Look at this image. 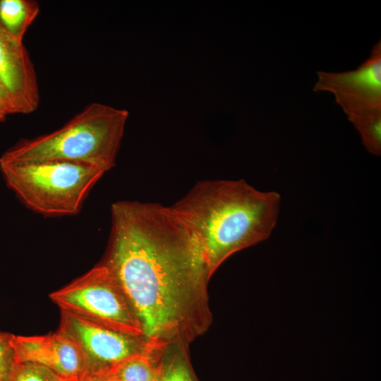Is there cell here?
<instances>
[{
	"mask_svg": "<svg viewBox=\"0 0 381 381\" xmlns=\"http://www.w3.org/2000/svg\"><path fill=\"white\" fill-rule=\"evenodd\" d=\"M17 361L46 367L67 381L87 376L83 354L78 346L59 330L41 336L12 335Z\"/></svg>",
	"mask_w": 381,
	"mask_h": 381,
	"instance_id": "ba28073f",
	"label": "cell"
},
{
	"mask_svg": "<svg viewBox=\"0 0 381 381\" xmlns=\"http://www.w3.org/2000/svg\"><path fill=\"white\" fill-rule=\"evenodd\" d=\"M11 381H67L42 365L32 363H20Z\"/></svg>",
	"mask_w": 381,
	"mask_h": 381,
	"instance_id": "5bb4252c",
	"label": "cell"
},
{
	"mask_svg": "<svg viewBox=\"0 0 381 381\" xmlns=\"http://www.w3.org/2000/svg\"><path fill=\"white\" fill-rule=\"evenodd\" d=\"M359 133L365 150L375 156L381 155V116L352 123Z\"/></svg>",
	"mask_w": 381,
	"mask_h": 381,
	"instance_id": "4fadbf2b",
	"label": "cell"
},
{
	"mask_svg": "<svg viewBox=\"0 0 381 381\" xmlns=\"http://www.w3.org/2000/svg\"><path fill=\"white\" fill-rule=\"evenodd\" d=\"M61 311L127 334L144 337L140 322L119 282L97 266L49 295Z\"/></svg>",
	"mask_w": 381,
	"mask_h": 381,
	"instance_id": "5b68a950",
	"label": "cell"
},
{
	"mask_svg": "<svg viewBox=\"0 0 381 381\" xmlns=\"http://www.w3.org/2000/svg\"><path fill=\"white\" fill-rule=\"evenodd\" d=\"M156 381H197L185 356L176 354L160 360Z\"/></svg>",
	"mask_w": 381,
	"mask_h": 381,
	"instance_id": "7c38bea8",
	"label": "cell"
},
{
	"mask_svg": "<svg viewBox=\"0 0 381 381\" xmlns=\"http://www.w3.org/2000/svg\"><path fill=\"white\" fill-rule=\"evenodd\" d=\"M128 111L94 102L61 128L23 139L1 156L13 160H64L85 164L105 172L115 166Z\"/></svg>",
	"mask_w": 381,
	"mask_h": 381,
	"instance_id": "3957f363",
	"label": "cell"
},
{
	"mask_svg": "<svg viewBox=\"0 0 381 381\" xmlns=\"http://www.w3.org/2000/svg\"><path fill=\"white\" fill-rule=\"evenodd\" d=\"M111 212L104 265L123 289L144 338L165 344L191 322L210 278L198 245L171 206L118 201Z\"/></svg>",
	"mask_w": 381,
	"mask_h": 381,
	"instance_id": "6da1fadb",
	"label": "cell"
},
{
	"mask_svg": "<svg viewBox=\"0 0 381 381\" xmlns=\"http://www.w3.org/2000/svg\"><path fill=\"white\" fill-rule=\"evenodd\" d=\"M81 381H113L109 377H87L84 378Z\"/></svg>",
	"mask_w": 381,
	"mask_h": 381,
	"instance_id": "e0dca14e",
	"label": "cell"
},
{
	"mask_svg": "<svg viewBox=\"0 0 381 381\" xmlns=\"http://www.w3.org/2000/svg\"><path fill=\"white\" fill-rule=\"evenodd\" d=\"M6 115L3 114L1 111H0V122L4 121L6 119Z\"/></svg>",
	"mask_w": 381,
	"mask_h": 381,
	"instance_id": "ac0fdd59",
	"label": "cell"
},
{
	"mask_svg": "<svg viewBox=\"0 0 381 381\" xmlns=\"http://www.w3.org/2000/svg\"><path fill=\"white\" fill-rule=\"evenodd\" d=\"M0 111L6 116L21 114L20 109L0 80Z\"/></svg>",
	"mask_w": 381,
	"mask_h": 381,
	"instance_id": "2e32d148",
	"label": "cell"
},
{
	"mask_svg": "<svg viewBox=\"0 0 381 381\" xmlns=\"http://www.w3.org/2000/svg\"><path fill=\"white\" fill-rule=\"evenodd\" d=\"M281 197L244 180L198 183L172 208L198 245L210 277L234 253L269 238L277 224Z\"/></svg>",
	"mask_w": 381,
	"mask_h": 381,
	"instance_id": "7a4b0ae2",
	"label": "cell"
},
{
	"mask_svg": "<svg viewBox=\"0 0 381 381\" xmlns=\"http://www.w3.org/2000/svg\"><path fill=\"white\" fill-rule=\"evenodd\" d=\"M0 80L18 104L21 114L35 111L40 104L37 76L30 54L0 25Z\"/></svg>",
	"mask_w": 381,
	"mask_h": 381,
	"instance_id": "9c48e42d",
	"label": "cell"
},
{
	"mask_svg": "<svg viewBox=\"0 0 381 381\" xmlns=\"http://www.w3.org/2000/svg\"><path fill=\"white\" fill-rule=\"evenodd\" d=\"M163 345L154 344L145 352L134 356L115 366L104 377L113 381H156L160 359L156 356Z\"/></svg>",
	"mask_w": 381,
	"mask_h": 381,
	"instance_id": "30bf717a",
	"label": "cell"
},
{
	"mask_svg": "<svg viewBox=\"0 0 381 381\" xmlns=\"http://www.w3.org/2000/svg\"><path fill=\"white\" fill-rule=\"evenodd\" d=\"M59 331L81 350L87 377H106L117 365L142 353L155 343L61 311Z\"/></svg>",
	"mask_w": 381,
	"mask_h": 381,
	"instance_id": "8992f818",
	"label": "cell"
},
{
	"mask_svg": "<svg viewBox=\"0 0 381 381\" xmlns=\"http://www.w3.org/2000/svg\"><path fill=\"white\" fill-rule=\"evenodd\" d=\"M8 187L32 210L45 216L77 214L105 173L90 165L64 160H13L0 157Z\"/></svg>",
	"mask_w": 381,
	"mask_h": 381,
	"instance_id": "277c9868",
	"label": "cell"
},
{
	"mask_svg": "<svg viewBox=\"0 0 381 381\" xmlns=\"http://www.w3.org/2000/svg\"><path fill=\"white\" fill-rule=\"evenodd\" d=\"M12 334L0 332V381H11L18 362L11 344Z\"/></svg>",
	"mask_w": 381,
	"mask_h": 381,
	"instance_id": "9a60e30c",
	"label": "cell"
},
{
	"mask_svg": "<svg viewBox=\"0 0 381 381\" xmlns=\"http://www.w3.org/2000/svg\"><path fill=\"white\" fill-rule=\"evenodd\" d=\"M40 12L34 0H0V25L16 40L24 35Z\"/></svg>",
	"mask_w": 381,
	"mask_h": 381,
	"instance_id": "8fae6325",
	"label": "cell"
},
{
	"mask_svg": "<svg viewBox=\"0 0 381 381\" xmlns=\"http://www.w3.org/2000/svg\"><path fill=\"white\" fill-rule=\"evenodd\" d=\"M313 91L332 93L353 123L381 116V40L359 66L344 72H317Z\"/></svg>",
	"mask_w": 381,
	"mask_h": 381,
	"instance_id": "52a82bcc",
	"label": "cell"
}]
</instances>
